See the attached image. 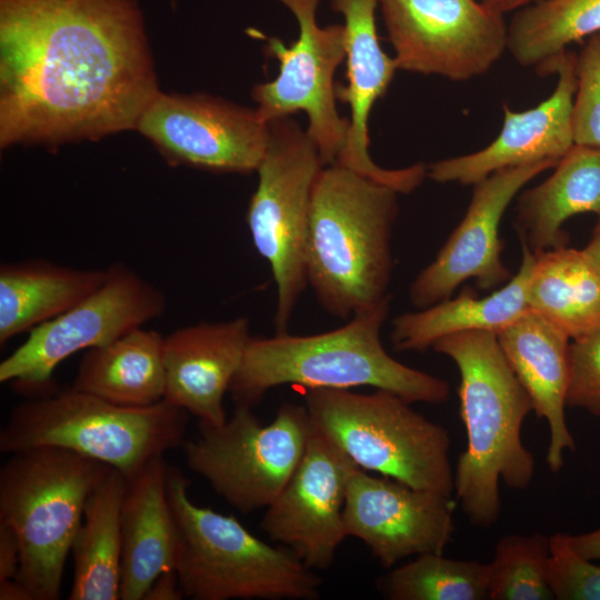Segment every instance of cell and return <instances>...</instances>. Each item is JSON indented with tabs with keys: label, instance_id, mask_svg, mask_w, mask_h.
I'll use <instances>...</instances> for the list:
<instances>
[{
	"label": "cell",
	"instance_id": "1f68e13d",
	"mask_svg": "<svg viewBox=\"0 0 600 600\" xmlns=\"http://www.w3.org/2000/svg\"><path fill=\"white\" fill-rule=\"evenodd\" d=\"M547 581L558 600H600V566L580 557L568 533L550 536Z\"/></svg>",
	"mask_w": 600,
	"mask_h": 600
},
{
	"label": "cell",
	"instance_id": "e575fe53",
	"mask_svg": "<svg viewBox=\"0 0 600 600\" xmlns=\"http://www.w3.org/2000/svg\"><path fill=\"white\" fill-rule=\"evenodd\" d=\"M20 567V546L13 530L0 523V582L16 579Z\"/></svg>",
	"mask_w": 600,
	"mask_h": 600
},
{
	"label": "cell",
	"instance_id": "277c9868",
	"mask_svg": "<svg viewBox=\"0 0 600 600\" xmlns=\"http://www.w3.org/2000/svg\"><path fill=\"white\" fill-rule=\"evenodd\" d=\"M391 296L353 314L340 328L316 334L251 337L229 392L236 406L254 407L278 386L307 389L372 387L410 403L448 400L446 380L392 358L381 341Z\"/></svg>",
	"mask_w": 600,
	"mask_h": 600
},
{
	"label": "cell",
	"instance_id": "2e32d148",
	"mask_svg": "<svg viewBox=\"0 0 600 600\" xmlns=\"http://www.w3.org/2000/svg\"><path fill=\"white\" fill-rule=\"evenodd\" d=\"M557 163L543 160L509 167L476 183L463 219L412 281L411 304L423 309L446 300L469 279L480 290L488 291L507 283L512 276L501 260V219L522 188Z\"/></svg>",
	"mask_w": 600,
	"mask_h": 600
},
{
	"label": "cell",
	"instance_id": "603a6c76",
	"mask_svg": "<svg viewBox=\"0 0 600 600\" xmlns=\"http://www.w3.org/2000/svg\"><path fill=\"white\" fill-rule=\"evenodd\" d=\"M518 272L489 296L478 297L467 287L423 309L404 312L392 320L390 339L396 351H426L441 337L464 331L501 332L529 310L527 290L534 253L521 242Z\"/></svg>",
	"mask_w": 600,
	"mask_h": 600
},
{
	"label": "cell",
	"instance_id": "7402d4cb",
	"mask_svg": "<svg viewBox=\"0 0 600 600\" xmlns=\"http://www.w3.org/2000/svg\"><path fill=\"white\" fill-rule=\"evenodd\" d=\"M168 468L161 456L127 478L121 506L120 600H143L161 573L174 570L177 529L168 498Z\"/></svg>",
	"mask_w": 600,
	"mask_h": 600
},
{
	"label": "cell",
	"instance_id": "5b68a950",
	"mask_svg": "<svg viewBox=\"0 0 600 600\" xmlns=\"http://www.w3.org/2000/svg\"><path fill=\"white\" fill-rule=\"evenodd\" d=\"M189 486L179 470L168 468V498L177 529L174 570L184 598H319L320 578L290 549L262 541L233 516L193 503Z\"/></svg>",
	"mask_w": 600,
	"mask_h": 600
},
{
	"label": "cell",
	"instance_id": "4316f807",
	"mask_svg": "<svg viewBox=\"0 0 600 600\" xmlns=\"http://www.w3.org/2000/svg\"><path fill=\"white\" fill-rule=\"evenodd\" d=\"M127 477L110 468L90 492L71 547L70 600H118L121 583V506Z\"/></svg>",
	"mask_w": 600,
	"mask_h": 600
},
{
	"label": "cell",
	"instance_id": "9c48e42d",
	"mask_svg": "<svg viewBox=\"0 0 600 600\" xmlns=\"http://www.w3.org/2000/svg\"><path fill=\"white\" fill-rule=\"evenodd\" d=\"M323 162L307 131L291 117L269 122V141L256 171L258 186L246 221L252 243L277 287L276 332H288L308 288L306 250L311 197Z\"/></svg>",
	"mask_w": 600,
	"mask_h": 600
},
{
	"label": "cell",
	"instance_id": "3957f363",
	"mask_svg": "<svg viewBox=\"0 0 600 600\" xmlns=\"http://www.w3.org/2000/svg\"><path fill=\"white\" fill-rule=\"evenodd\" d=\"M398 194L338 163L320 170L311 197L306 273L329 314L346 320L390 296Z\"/></svg>",
	"mask_w": 600,
	"mask_h": 600
},
{
	"label": "cell",
	"instance_id": "7a4b0ae2",
	"mask_svg": "<svg viewBox=\"0 0 600 600\" xmlns=\"http://www.w3.org/2000/svg\"><path fill=\"white\" fill-rule=\"evenodd\" d=\"M431 349L450 358L460 374L458 394L467 448L453 473L454 500L471 524L490 528L500 517L499 482L513 490H524L532 482L534 457L521 439L532 402L496 333H452L436 340Z\"/></svg>",
	"mask_w": 600,
	"mask_h": 600
},
{
	"label": "cell",
	"instance_id": "d4e9b609",
	"mask_svg": "<svg viewBox=\"0 0 600 600\" xmlns=\"http://www.w3.org/2000/svg\"><path fill=\"white\" fill-rule=\"evenodd\" d=\"M108 269H78L46 259L0 266V344L66 312L99 289Z\"/></svg>",
	"mask_w": 600,
	"mask_h": 600
},
{
	"label": "cell",
	"instance_id": "ab89813d",
	"mask_svg": "<svg viewBox=\"0 0 600 600\" xmlns=\"http://www.w3.org/2000/svg\"><path fill=\"white\" fill-rule=\"evenodd\" d=\"M583 251L600 272V218Z\"/></svg>",
	"mask_w": 600,
	"mask_h": 600
},
{
	"label": "cell",
	"instance_id": "ffe728a7",
	"mask_svg": "<svg viewBox=\"0 0 600 600\" xmlns=\"http://www.w3.org/2000/svg\"><path fill=\"white\" fill-rule=\"evenodd\" d=\"M247 317L199 322L164 336V399L219 427L227 420L223 397L239 371L251 339Z\"/></svg>",
	"mask_w": 600,
	"mask_h": 600
},
{
	"label": "cell",
	"instance_id": "60d3db41",
	"mask_svg": "<svg viewBox=\"0 0 600 600\" xmlns=\"http://www.w3.org/2000/svg\"><path fill=\"white\" fill-rule=\"evenodd\" d=\"M171 2H172V4H174V3H176V0H171Z\"/></svg>",
	"mask_w": 600,
	"mask_h": 600
},
{
	"label": "cell",
	"instance_id": "d6a6232c",
	"mask_svg": "<svg viewBox=\"0 0 600 600\" xmlns=\"http://www.w3.org/2000/svg\"><path fill=\"white\" fill-rule=\"evenodd\" d=\"M576 77L574 143L600 148V32L577 56Z\"/></svg>",
	"mask_w": 600,
	"mask_h": 600
},
{
	"label": "cell",
	"instance_id": "6da1fadb",
	"mask_svg": "<svg viewBox=\"0 0 600 600\" xmlns=\"http://www.w3.org/2000/svg\"><path fill=\"white\" fill-rule=\"evenodd\" d=\"M160 92L136 0H0V148L136 129Z\"/></svg>",
	"mask_w": 600,
	"mask_h": 600
},
{
	"label": "cell",
	"instance_id": "5bb4252c",
	"mask_svg": "<svg viewBox=\"0 0 600 600\" xmlns=\"http://www.w3.org/2000/svg\"><path fill=\"white\" fill-rule=\"evenodd\" d=\"M136 130L171 164L219 173L258 170L269 141V123L256 108L206 93L159 92Z\"/></svg>",
	"mask_w": 600,
	"mask_h": 600
},
{
	"label": "cell",
	"instance_id": "f1b7e54d",
	"mask_svg": "<svg viewBox=\"0 0 600 600\" xmlns=\"http://www.w3.org/2000/svg\"><path fill=\"white\" fill-rule=\"evenodd\" d=\"M600 32V0H538L508 24V50L522 67L536 70L568 46Z\"/></svg>",
	"mask_w": 600,
	"mask_h": 600
},
{
	"label": "cell",
	"instance_id": "74e56055",
	"mask_svg": "<svg viewBox=\"0 0 600 600\" xmlns=\"http://www.w3.org/2000/svg\"><path fill=\"white\" fill-rule=\"evenodd\" d=\"M0 599L32 600L28 590L17 579L0 582Z\"/></svg>",
	"mask_w": 600,
	"mask_h": 600
},
{
	"label": "cell",
	"instance_id": "4dcf8cb0",
	"mask_svg": "<svg viewBox=\"0 0 600 600\" xmlns=\"http://www.w3.org/2000/svg\"><path fill=\"white\" fill-rule=\"evenodd\" d=\"M550 537L541 533L502 537L489 567V600H551L547 581Z\"/></svg>",
	"mask_w": 600,
	"mask_h": 600
},
{
	"label": "cell",
	"instance_id": "52a82bcc",
	"mask_svg": "<svg viewBox=\"0 0 600 600\" xmlns=\"http://www.w3.org/2000/svg\"><path fill=\"white\" fill-rule=\"evenodd\" d=\"M184 409L166 400L127 407L70 388L16 407L0 432V451L52 447L108 464L127 478L183 444Z\"/></svg>",
	"mask_w": 600,
	"mask_h": 600
},
{
	"label": "cell",
	"instance_id": "83f0119b",
	"mask_svg": "<svg viewBox=\"0 0 600 600\" xmlns=\"http://www.w3.org/2000/svg\"><path fill=\"white\" fill-rule=\"evenodd\" d=\"M527 301L571 340L581 338L600 329V272L583 249L536 253Z\"/></svg>",
	"mask_w": 600,
	"mask_h": 600
},
{
	"label": "cell",
	"instance_id": "e0dca14e",
	"mask_svg": "<svg viewBox=\"0 0 600 600\" xmlns=\"http://www.w3.org/2000/svg\"><path fill=\"white\" fill-rule=\"evenodd\" d=\"M456 500L358 468L349 478L343 521L386 568L410 556L443 553L454 533Z\"/></svg>",
	"mask_w": 600,
	"mask_h": 600
},
{
	"label": "cell",
	"instance_id": "f546056e",
	"mask_svg": "<svg viewBox=\"0 0 600 600\" xmlns=\"http://www.w3.org/2000/svg\"><path fill=\"white\" fill-rule=\"evenodd\" d=\"M378 589L392 600H486L489 567L443 553H424L380 577Z\"/></svg>",
	"mask_w": 600,
	"mask_h": 600
},
{
	"label": "cell",
	"instance_id": "44dd1931",
	"mask_svg": "<svg viewBox=\"0 0 600 600\" xmlns=\"http://www.w3.org/2000/svg\"><path fill=\"white\" fill-rule=\"evenodd\" d=\"M497 338L508 363L529 394L536 416L548 423L546 462L550 471L559 472L564 451L576 449L564 413L570 338L530 309Z\"/></svg>",
	"mask_w": 600,
	"mask_h": 600
},
{
	"label": "cell",
	"instance_id": "8fae6325",
	"mask_svg": "<svg viewBox=\"0 0 600 600\" xmlns=\"http://www.w3.org/2000/svg\"><path fill=\"white\" fill-rule=\"evenodd\" d=\"M102 286L86 299L36 327L0 363V382L21 393H52V376L67 358L104 346L161 317L164 293L123 263H112Z\"/></svg>",
	"mask_w": 600,
	"mask_h": 600
},
{
	"label": "cell",
	"instance_id": "d6986e66",
	"mask_svg": "<svg viewBox=\"0 0 600 600\" xmlns=\"http://www.w3.org/2000/svg\"><path fill=\"white\" fill-rule=\"evenodd\" d=\"M378 0H331L333 11L343 17L347 86H336L338 101L350 107L346 143L334 163L391 187L399 193L414 191L428 177V167L416 163L386 169L369 153L368 121L371 109L389 88L399 69L394 57L381 48L376 26Z\"/></svg>",
	"mask_w": 600,
	"mask_h": 600
},
{
	"label": "cell",
	"instance_id": "9a60e30c",
	"mask_svg": "<svg viewBox=\"0 0 600 600\" xmlns=\"http://www.w3.org/2000/svg\"><path fill=\"white\" fill-rule=\"evenodd\" d=\"M358 468L338 443L312 424L304 453L282 491L266 508L261 529L310 569H328L347 538V487Z\"/></svg>",
	"mask_w": 600,
	"mask_h": 600
},
{
	"label": "cell",
	"instance_id": "ac0fdd59",
	"mask_svg": "<svg viewBox=\"0 0 600 600\" xmlns=\"http://www.w3.org/2000/svg\"><path fill=\"white\" fill-rule=\"evenodd\" d=\"M577 54L566 50L537 69L541 76L558 74L549 98L534 108L513 111L503 106L498 137L486 148L443 159L428 167V177L440 183L474 186L491 173L543 160L559 161L574 144L573 100Z\"/></svg>",
	"mask_w": 600,
	"mask_h": 600
},
{
	"label": "cell",
	"instance_id": "d590c367",
	"mask_svg": "<svg viewBox=\"0 0 600 600\" xmlns=\"http://www.w3.org/2000/svg\"><path fill=\"white\" fill-rule=\"evenodd\" d=\"M183 593L174 570L161 573L144 594V600H180Z\"/></svg>",
	"mask_w": 600,
	"mask_h": 600
},
{
	"label": "cell",
	"instance_id": "ba28073f",
	"mask_svg": "<svg viewBox=\"0 0 600 600\" xmlns=\"http://www.w3.org/2000/svg\"><path fill=\"white\" fill-rule=\"evenodd\" d=\"M312 424L338 443L366 471L417 489L452 497L448 430L386 390L307 389Z\"/></svg>",
	"mask_w": 600,
	"mask_h": 600
},
{
	"label": "cell",
	"instance_id": "8d00e7d4",
	"mask_svg": "<svg viewBox=\"0 0 600 600\" xmlns=\"http://www.w3.org/2000/svg\"><path fill=\"white\" fill-rule=\"evenodd\" d=\"M568 540L580 557L590 561H600V528L581 534L568 533Z\"/></svg>",
	"mask_w": 600,
	"mask_h": 600
},
{
	"label": "cell",
	"instance_id": "f35d334b",
	"mask_svg": "<svg viewBox=\"0 0 600 600\" xmlns=\"http://www.w3.org/2000/svg\"><path fill=\"white\" fill-rule=\"evenodd\" d=\"M492 10L504 14L510 11L519 10L538 0H481Z\"/></svg>",
	"mask_w": 600,
	"mask_h": 600
},
{
	"label": "cell",
	"instance_id": "836d02e7",
	"mask_svg": "<svg viewBox=\"0 0 600 600\" xmlns=\"http://www.w3.org/2000/svg\"><path fill=\"white\" fill-rule=\"evenodd\" d=\"M568 362L567 407L600 419V329L570 342Z\"/></svg>",
	"mask_w": 600,
	"mask_h": 600
},
{
	"label": "cell",
	"instance_id": "8992f818",
	"mask_svg": "<svg viewBox=\"0 0 600 600\" xmlns=\"http://www.w3.org/2000/svg\"><path fill=\"white\" fill-rule=\"evenodd\" d=\"M111 467L52 447L19 451L0 469V523L20 546L17 580L32 600H57L87 499Z\"/></svg>",
	"mask_w": 600,
	"mask_h": 600
},
{
	"label": "cell",
	"instance_id": "cb8c5ba5",
	"mask_svg": "<svg viewBox=\"0 0 600 600\" xmlns=\"http://www.w3.org/2000/svg\"><path fill=\"white\" fill-rule=\"evenodd\" d=\"M600 218V148L574 143L540 184L517 198L514 226L536 254L566 247V220L579 213Z\"/></svg>",
	"mask_w": 600,
	"mask_h": 600
},
{
	"label": "cell",
	"instance_id": "30bf717a",
	"mask_svg": "<svg viewBox=\"0 0 600 600\" xmlns=\"http://www.w3.org/2000/svg\"><path fill=\"white\" fill-rule=\"evenodd\" d=\"M312 430L304 404L283 403L262 424L247 406H236L219 427L200 426L183 442L188 467L243 513L267 508L298 467Z\"/></svg>",
	"mask_w": 600,
	"mask_h": 600
},
{
	"label": "cell",
	"instance_id": "484cf974",
	"mask_svg": "<svg viewBox=\"0 0 600 600\" xmlns=\"http://www.w3.org/2000/svg\"><path fill=\"white\" fill-rule=\"evenodd\" d=\"M164 336L137 328L81 358L71 388L127 407L164 399Z\"/></svg>",
	"mask_w": 600,
	"mask_h": 600
},
{
	"label": "cell",
	"instance_id": "7c38bea8",
	"mask_svg": "<svg viewBox=\"0 0 600 600\" xmlns=\"http://www.w3.org/2000/svg\"><path fill=\"white\" fill-rule=\"evenodd\" d=\"M294 16L299 34L286 46L268 38L267 56L279 62L277 77L253 86L251 97L260 119L267 123L297 112L308 117V136L324 166L336 162L349 131L350 120L337 109L334 73L346 59L342 24L321 27L317 11L321 0H277Z\"/></svg>",
	"mask_w": 600,
	"mask_h": 600
},
{
	"label": "cell",
	"instance_id": "4fadbf2b",
	"mask_svg": "<svg viewBox=\"0 0 600 600\" xmlns=\"http://www.w3.org/2000/svg\"><path fill=\"white\" fill-rule=\"evenodd\" d=\"M401 70L466 81L508 48L503 16L481 0H378Z\"/></svg>",
	"mask_w": 600,
	"mask_h": 600
}]
</instances>
